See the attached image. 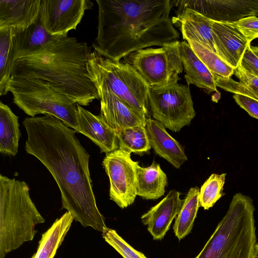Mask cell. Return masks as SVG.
Here are the masks:
<instances>
[{
  "label": "cell",
  "instance_id": "cell-1",
  "mask_svg": "<svg viewBox=\"0 0 258 258\" xmlns=\"http://www.w3.org/2000/svg\"><path fill=\"white\" fill-rule=\"evenodd\" d=\"M25 149L39 160L54 178L61 194L62 208L83 227L104 232L107 228L93 190L90 155L74 130L48 114L26 117Z\"/></svg>",
  "mask_w": 258,
  "mask_h": 258
},
{
  "label": "cell",
  "instance_id": "cell-2",
  "mask_svg": "<svg viewBox=\"0 0 258 258\" xmlns=\"http://www.w3.org/2000/svg\"><path fill=\"white\" fill-rule=\"evenodd\" d=\"M97 35L92 46L115 61L137 50L178 38L169 17L171 0H96Z\"/></svg>",
  "mask_w": 258,
  "mask_h": 258
},
{
  "label": "cell",
  "instance_id": "cell-3",
  "mask_svg": "<svg viewBox=\"0 0 258 258\" xmlns=\"http://www.w3.org/2000/svg\"><path fill=\"white\" fill-rule=\"evenodd\" d=\"M91 48L86 42L68 34L53 36L39 53L13 61L11 77L41 79L76 104L88 106L99 99L87 77Z\"/></svg>",
  "mask_w": 258,
  "mask_h": 258
},
{
  "label": "cell",
  "instance_id": "cell-4",
  "mask_svg": "<svg viewBox=\"0 0 258 258\" xmlns=\"http://www.w3.org/2000/svg\"><path fill=\"white\" fill-rule=\"evenodd\" d=\"M29 191L26 182L0 175V258L32 240L45 222Z\"/></svg>",
  "mask_w": 258,
  "mask_h": 258
},
{
  "label": "cell",
  "instance_id": "cell-5",
  "mask_svg": "<svg viewBox=\"0 0 258 258\" xmlns=\"http://www.w3.org/2000/svg\"><path fill=\"white\" fill-rule=\"evenodd\" d=\"M254 210L250 197L234 195L227 212L195 258H250L256 240Z\"/></svg>",
  "mask_w": 258,
  "mask_h": 258
},
{
  "label": "cell",
  "instance_id": "cell-6",
  "mask_svg": "<svg viewBox=\"0 0 258 258\" xmlns=\"http://www.w3.org/2000/svg\"><path fill=\"white\" fill-rule=\"evenodd\" d=\"M6 91L12 93L14 103L28 115L53 116L77 133V104L46 82L35 78L11 77Z\"/></svg>",
  "mask_w": 258,
  "mask_h": 258
},
{
  "label": "cell",
  "instance_id": "cell-7",
  "mask_svg": "<svg viewBox=\"0 0 258 258\" xmlns=\"http://www.w3.org/2000/svg\"><path fill=\"white\" fill-rule=\"evenodd\" d=\"M87 71L95 87L108 89L139 113L148 115L149 88L132 67L94 50L89 55Z\"/></svg>",
  "mask_w": 258,
  "mask_h": 258
},
{
  "label": "cell",
  "instance_id": "cell-8",
  "mask_svg": "<svg viewBox=\"0 0 258 258\" xmlns=\"http://www.w3.org/2000/svg\"><path fill=\"white\" fill-rule=\"evenodd\" d=\"M175 40L159 48L142 49L123 57L150 89H160L177 84L183 67L179 44Z\"/></svg>",
  "mask_w": 258,
  "mask_h": 258
},
{
  "label": "cell",
  "instance_id": "cell-9",
  "mask_svg": "<svg viewBox=\"0 0 258 258\" xmlns=\"http://www.w3.org/2000/svg\"><path fill=\"white\" fill-rule=\"evenodd\" d=\"M148 104L154 119L173 132L188 125L196 115L187 85L177 83L160 89L149 88Z\"/></svg>",
  "mask_w": 258,
  "mask_h": 258
},
{
  "label": "cell",
  "instance_id": "cell-10",
  "mask_svg": "<svg viewBox=\"0 0 258 258\" xmlns=\"http://www.w3.org/2000/svg\"><path fill=\"white\" fill-rule=\"evenodd\" d=\"M135 163L131 154L119 149L106 154L102 162L109 179L110 199L121 209L132 205L137 196Z\"/></svg>",
  "mask_w": 258,
  "mask_h": 258
},
{
  "label": "cell",
  "instance_id": "cell-11",
  "mask_svg": "<svg viewBox=\"0 0 258 258\" xmlns=\"http://www.w3.org/2000/svg\"><path fill=\"white\" fill-rule=\"evenodd\" d=\"M93 6L88 0H41L40 20L50 35L68 34L76 29L85 12Z\"/></svg>",
  "mask_w": 258,
  "mask_h": 258
},
{
  "label": "cell",
  "instance_id": "cell-12",
  "mask_svg": "<svg viewBox=\"0 0 258 258\" xmlns=\"http://www.w3.org/2000/svg\"><path fill=\"white\" fill-rule=\"evenodd\" d=\"M177 11L189 9L217 22L235 23L258 15V0L174 1Z\"/></svg>",
  "mask_w": 258,
  "mask_h": 258
},
{
  "label": "cell",
  "instance_id": "cell-13",
  "mask_svg": "<svg viewBox=\"0 0 258 258\" xmlns=\"http://www.w3.org/2000/svg\"><path fill=\"white\" fill-rule=\"evenodd\" d=\"M100 102L99 116L111 128L117 130L138 125L146 126V116L106 88L95 87Z\"/></svg>",
  "mask_w": 258,
  "mask_h": 258
},
{
  "label": "cell",
  "instance_id": "cell-14",
  "mask_svg": "<svg viewBox=\"0 0 258 258\" xmlns=\"http://www.w3.org/2000/svg\"><path fill=\"white\" fill-rule=\"evenodd\" d=\"M212 32L216 53L235 69L250 43L234 23L213 21Z\"/></svg>",
  "mask_w": 258,
  "mask_h": 258
},
{
  "label": "cell",
  "instance_id": "cell-15",
  "mask_svg": "<svg viewBox=\"0 0 258 258\" xmlns=\"http://www.w3.org/2000/svg\"><path fill=\"white\" fill-rule=\"evenodd\" d=\"M180 195L176 190H170L159 203L141 216L142 223L147 226L154 240L164 238L180 211L184 202Z\"/></svg>",
  "mask_w": 258,
  "mask_h": 258
},
{
  "label": "cell",
  "instance_id": "cell-16",
  "mask_svg": "<svg viewBox=\"0 0 258 258\" xmlns=\"http://www.w3.org/2000/svg\"><path fill=\"white\" fill-rule=\"evenodd\" d=\"M175 14L176 16L171 19L172 22L180 30L183 39L198 42L216 53L213 20L189 9L176 11Z\"/></svg>",
  "mask_w": 258,
  "mask_h": 258
},
{
  "label": "cell",
  "instance_id": "cell-17",
  "mask_svg": "<svg viewBox=\"0 0 258 258\" xmlns=\"http://www.w3.org/2000/svg\"><path fill=\"white\" fill-rule=\"evenodd\" d=\"M78 130L77 133L87 137L108 154L119 148L116 133L99 115H96L77 104Z\"/></svg>",
  "mask_w": 258,
  "mask_h": 258
},
{
  "label": "cell",
  "instance_id": "cell-18",
  "mask_svg": "<svg viewBox=\"0 0 258 258\" xmlns=\"http://www.w3.org/2000/svg\"><path fill=\"white\" fill-rule=\"evenodd\" d=\"M150 145L155 153L174 168L179 169L187 160L183 147L155 119L147 118L145 126Z\"/></svg>",
  "mask_w": 258,
  "mask_h": 258
},
{
  "label": "cell",
  "instance_id": "cell-19",
  "mask_svg": "<svg viewBox=\"0 0 258 258\" xmlns=\"http://www.w3.org/2000/svg\"><path fill=\"white\" fill-rule=\"evenodd\" d=\"M41 0H0V29L23 30L36 22Z\"/></svg>",
  "mask_w": 258,
  "mask_h": 258
},
{
  "label": "cell",
  "instance_id": "cell-20",
  "mask_svg": "<svg viewBox=\"0 0 258 258\" xmlns=\"http://www.w3.org/2000/svg\"><path fill=\"white\" fill-rule=\"evenodd\" d=\"M12 30L13 61L39 53L53 36L44 28L40 17L36 23L26 29Z\"/></svg>",
  "mask_w": 258,
  "mask_h": 258
},
{
  "label": "cell",
  "instance_id": "cell-21",
  "mask_svg": "<svg viewBox=\"0 0 258 258\" xmlns=\"http://www.w3.org/2000/svg\"><path fill=\"white\" fill-rule=\"evenodd\" d=\"M179 50L187 86L192 84L209 92H217L213 75L188 43L180 42Z\"/></svg>",
  "mask_w": 258,
  "mask_h": 258
},
{
  "label": "cell",
  "instance_id": "cell-22",
  "mask_svg": "<svg viewBox=\"0 0 258 258\" xmlns=\"http://www.w3.org/2000/svg\"><path fill=\"white\" fill-rule=\"evenodd\" d=\"M136 193L146 200H156L164 195L167 185V177L160 165L155 161L148 167L135 163Z\"/></svg>",
  "mask_w": 258,
  "mask_h": 258
},
{
  "label": "cell",
  "instance_id": "cell-23",
  "mask_svg": "<svg viewBox=\"0 0 258 258\" xmlns=\"http://www.w3.org/2000/svg\"><path fill=\"white\" fill-rule=\"evenodd\" d=\"M73 220L69 212L56 219L49 229L42 234L36 252L31 258H53L69 231Z\"/></svg>",
  "mask_w": 258,
  "mask_h": 258
},
{
  "label": "cell",
  "instance_id": "cell-24",
  "mask_svg": "<svg viewBox=\"0 0 258 258\" xmlns=\"http://www.w3.org/2000/svg\"><path fill=\"white\" fill-rule=\"evenodd\" d=\"M18 116L0 101V152L15 156L18 153L21 131Z\"/></svg>",
  "mask_w": 258,
  "mask_h": 258
},
{
  "label": "cell",
  "instance_id": "cell-25",
  "mask_svg": "<svg viewBox=\"0 0 258 258\" xmlns=\"http://www.w3.org/2000/svg\"><path fill=\"white\" fill-rule=\"evenodd\" d=\"M234 75L238 79V82L231 77L214 76L217 87L234 94H240L258 100V78L248 73L239 64L234 70Z\"/></svg>",
  "mask_w": 258,
  "mask_h": 258
},
{
  "label": "cell",
  "instance_id": "cell-26",
  "mask_svg": "<svg viewBox=\"0 0 258 258\" xmlns=\"http://www.w3.org/2000/svg\"><path fill=\"white\" fill-rule=\"evenodd\" d=\"M200 190L198 187H191L188 191L181 208L177 214L173 229L180 240L191 231L199 208Z\"/></svg>",
  "mask_w": 258,
  "mask_h": 258
},
{
  "label": "cell",
  "instance_id": "cell-27",
  "mask_svg": "<svg viewBox=\"0 0 258 258\" xmlns=\"http://www.w3.org/2000/svg\"><path fill=\"white\" fill-rule=\"evenodd\" d=\"M119 149L131 154L142 155L151 148L145 125H138L115 131Z\"/></svg>",
  "mask_w": 258,
  "mask_h": 258
},
{
  "label": "cell",
  "instance_id": "cell-28",
  "mask_svg": "<svg viewBox=\"0 0 258 258\" xmlns=\"http://www.w3.org/2000/svg\"><path fill=\"white\" fill-rule=\"evenodd\" d=\"M13 31L0 29V95L7 94L6 87L11 77L13 56Z\"/></svg>",
  "mask_w": 258,
  "mask_h": 258
},
{
  "label": "cell",
  "instance_id": "cell-29",
  "mask_svg": "<svg viewBox=\"0 0 258 258\" xmlns=\"http://www.w3.org/2000/svg\"><path fill=\"white\" fill-rule=\"evenodd\" d=\"M187 42L213 77L230 78L234 74V69L224 61L216 53L198 42L192 41Z\"/></svg>",
  "mask_w": 258,
  "mask_h": 258
},
{
  "label": "cell",
  "instance_id": "cell-30",
  "mask_svg": "<svg viewBox=\"0 0 258 258\" xmlns=\"http://www.w3.org/2000/svg\"><path fill=\"white\" fill-rule=\"evenodd\" d=\"M226 173L212 174L201 186L199 196L200 206L209 210L224 194L223 193Z\"/></svg>",
  "mask_w": 258,
  "mask_h": 258
},
{
  "label": "cell",
  "instance_id": "cell-31",
  "mask_svg": "<svg viewBox=\"0 0 258 258\" xmlns=\"http://www.w3.org/2000/svg\"><path fill=\"white\" fill-rule=\"evenodd\" d=\"M102 237L123 258H147L144 253L134 249L114 229L108 228L102 233Z\"/></svg>",
  "mask_w": 258,
  "mask_h": 258
},
{
  "label": "cell",
  "instance_id": "cell-32",
  "mask_svg": "<svg viewBox=\"0 0 258 258\" xmlns=\"http://www.w3.org/2000/svg\"><path fill=\"white\" fill-rule=\"evenodd\" d=\"M248 42L258 38V17L252 16L234 23Z\"/></svg>",
  "mask_w": 258,
  "mask_h": 258
},
{
  "label": "cell",
  "instance_id": "cell-33",
  "mask_svg": "<svg viewBox=\"0 0 258 258\" xmlns=\"http://www.w3.org/2000/svg\"><path fill=\"white\" fill-rule=\"evenodd\" d=\"M239 65L246 71L258 78V57L249 43L245 50Z\"/></svg>",
  "mask_w": 258,
  "mask_h": 258
},
{
  "label": "cell",
  "instance_id": "cell-34",
  "mask_svg": "<svg viewBox=\"0 0 258 258\" xmlns=\"http://www.w3.org/2000/svg\"><path fill=\"white\" fill-rule=\"evenodd\" d=\"M233 98L236 103L251 116L258 119V100L238 94H234Z\"/></svg>",
  "mask_w": 258,
  "mask_h": 258
},
{
  "label": "cell",
  "instance_id": "cell-35",
  "mask_svg": "<svg viewBox=\"0 0 258 258\" xmlns=\"http://www.w3.org/2000/svg\"><path fill=\"white\" fill-rule=\"evenodd\" d=\"M250 258H258V243L254 245Z\"/></svg>",
  "mask_w": 258,
  "mask_h": 258
},
{
  "label": "cell",
  "instance_id": "cell-36",
  "mask_svg": "<svg viewBox=\"0 0 258 258\" xmlns=\"http://www.w3.org/2000/svg\"><path fill=\"white\" fill-rule=\"evenodd\" d=\"M251 48H252V50L253 51V52H254V53L258 57V46H251Z\"/></svg>",
  "mask_w": 258,
  "mask_h": 258
}]
</instances>
